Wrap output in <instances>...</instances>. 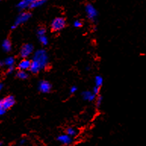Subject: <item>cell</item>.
Instances as JSON below:
<instances>
[{
  "instance_id": "6da1fadb",
  "label": "cell",
  "mask_w": 146,
  "mask_h": 146,
  "mask_svg": "<svg viewBox=\"0 0 146 146\" xmlns=\"http://www.w3.org/2000/svg\"><path fill=\"white\" fill-rule=\"evenodd\" d=\"M48 65V55L45 49H38L33 52L30 71L32 74H38Z\"/></svg>"
},
{
  "instance_id": "7a4b0ae2",
  "label": "cell",
  "mask_w": 146,
  "mask_h": 146,
  "mask_svg": "<svg viewBox=\"0 0 146 146\" xmlns=\"http://www.w3.org/2000/svg\"><path fill=\"white\" fill-rule=\"evenodd\" d=\"M31 18V13L29 11H22L17 16L15 21L11 26V29L17 28L18 26L26 23Z\"/></svg>"
},
{
  "instance_id": "3957f363",
  "label": "cell",
  "mask_w": 146,
  "mask_h": 146,
  "mask_svg": "<svg viewBox=\"0 0 146 146\" xmlns=\"http://www.w3.org/2000/svg\"><path fill=\"white\" fill-rule=\"evenodd\" d=\"M66 25L65 19L62 17H56L52 21L51 23V28L55 32L62 31Z\"/></svg>"
},
{
  "instance_id": "277c9868",
  "label": "cell",
  "mask_w": 146,
  "mask_h": 146,
  "mask_svg": "<svg viewBox=\"0 0 146 146\" xmlns=\"http://www.w3.org/2000/svg\"><path fill=\"white\" fill-rule=\"evenodd\" d=\"M15 104V99L14 96H9L0 99V109H3L5 111L11 108Z\"/></svg>"
},
{
  "instance_id": "5b68a950",
  "label": "cell",
  "mask_w": 146,
  "mask_h": 146,
  "mask_svg": "<svg viewBox=\"0 0 146 146\" xmlns=\"http://www.w3.org/2000/svg\"><path fill=\"white\" fill-rule=\"evenodd\" d=\"M85 11L87 18L91 21H95L98 18V12L97 9L94 7L92 4H87L85 7Z\"/></svg>"
},
{
  "instance_id": "8992f818",
  "label": "cell",
  "mask_w": 146,
  "mask_h": 146,
  "mask_svg": "<svg viewBox=\"0 0 146 146\" xmlns=\"http://www.w3.org/2000/svg\"><path fill=\"white\" fill-rule=\"evenodd\" d=\"M33 52H34V49H33V46L32 44H24L20 50V56L22 58H28V57L33 54Z\"/></svg>"
},
{
  "instance_id": "52a82bcc",
  "label": "cell",
  "mask_w": 146,
  "mask_h": 146,
  "mask_svg": "<svg viewBox=\"0 0 146 146\" xmlns=\"http://www.w3.org/2000/svg\"><path fill=\"white\" fill-rule=\"evenodd\" d=\"M38 90L42 93H48L52 90V85L47 80H41L38 84Z\"/></svg>"
},
{
  "instance_id": "ba28073f",
  "label": "cell",
  "mask_w": 146,
  "mask_h": 146,
  "mask_svg": "<svg viewBox=\"0 0 146 146\" xmlns=\"http://www.w3.org/2000/svg\"><path fill=\"white\" fill-rule=\"evenodd\" d=\"M57 141L63 145H70L73 142V138L68 134H61L57 137Z\"/></svg>"
},
{
  "instance_id": "9c48e42d",
  "label": "cell",
  "mask_w": 146,
  "mask_h": 146,
  "mask_svg": "<svg viewBox=\"0 0 146 146\" xmlns=\"http://www.w3.org/2000/svg\"><path fill=\"white\" fill-rule=\"evenodd\" d=\"M31 64V61L28 58H23L20 61L18 64V68L19 70H24L26 71L27 70H30Z\"/></svg>"
},
{
  "instance_id": "30bf717a",
  "label": "cell",
  "mask_w": 146,
  "mask_h": 146,
  "mask_svg": "<svg viewBox=\"0 0 146 146\" xmlns=\"http://www.w3.org/2000/svg\"><path fill=\"white\" fill-rule=\"evenodd\" d=\"M33 0H21L17 4V7L19 10H26L30 9Z\"/></svg>"
},
{
  "instance_id": "8fae6325",
  "label": "cell",
  "mask_w": 146,
  "mask_h": 146,
  "mask_svg": "<svg viewBox=\"0 0 146 146\" xmlns=\"http://www.w3.org/2000/svg\"><path fill=\"white\" fill-rule=\"evenodd\" d=\"M82 97L85 101L88 102H93L96 98V96L90 90H86L82 92Z\"/></svg>"
},
{
  "instance_id": "7c38bea8",
  "label": "cell",
  "mask_w": 146,
  "mask_h": 146,
  "mask_svg": "<svg viewBox=\"0 0 146 146\" xmlns=\"http://www.w3.org/2000/svg\"><path fill=\"white\" fill-rule=\"evenodd\" d=\"M2 48L3 51H5V52H9L11 50V42L9 39H5L4 41L2 42Z\"/></svg>"
},
{
  "instance_id": "4fadbf2b",
  "label": "cell",
  "mask_w": 146,
  "mask_h": 146,
  "mask_svg": "<svg viewBox=\"0 0 146 146\" xmlns=\"http://www.w3.org/2000/svg\"><path fill=\"white\" fill-rule=\"evenodd\" d=\"M46 2H47V0H33L30 9H36V8H39V7L43 5Z\"/></svg>"
},
{
  "instance_id": "5bb4252c",
  "label": "cell",
  "mask_w": 146,
  "mask_h": 146,
  "mask_svg": "<svg viewBox=\"0 0 146 146\" xmlns=\"http://www.w3.org/2000/svg\"><path fill=\"white\" fill-rule=\"evenodd\" d=\"M4 63L5 65H6L8 68H9V67H11V66H14V64L15 63V58L12 56L8 57V58H6L5 59Z\"/></svg>"
},
{
  "instance_id": "9a60e30c",
  "label": "cell",
  "mask_w": 146,
  "mask_h": 146,
  "mask_svg": "<svg viewBox=\"0 0 146 146\" xmlns=\"http://www.w3.org/2000/svg\"><path fill=\"white\" fill-rule=\"evenodd\" d=\"M77 130L76 129L74 128V127H68L67 129H66V134H68V135H70V137H74L77 135Z\"/></svg>"
},
{
  "instance_id": "2e32d148",
  "label": "cell",
  "mask_w": 146,
  "mask_h": 146,
  "mask_svg": "<svg viewBox=\"0 0 146 146\" xmlns=\"http://www.w3.org/2000/svg\"><path fill=\"white\" fill-rule=\"evenodd\" d=\"M103 78L102 76H100V75H97L95 78V86H98V87H102L103 85Z\"/></svg>"
},
{
  "instance_id": "e0dca14e",
  "label": "cell",
  "mask_w": 146,
  "mask_h": 146,
  "mask_svg": "<svg viewBox=\"0 0 146 146\" xmlns=\"http://www.w3.org/2000/svg\"><path fill=\"white\" fill-rule=\"evenodd\" d=\"M16 76L21 80H26L28 77V74L27 73V71H24V70H18L16 74Z\"/></svg>"
},
{
  "instance_id": "ac0fdd59",
  "label": "cell",
  "mask_w": 146,
  "mask_h": 146,
  "mask_svg": "<svg viewBox=\"0 0 146 146\" xmlns=\"http://www.w3.org/2000/svg\"><path fill=\"white\" fill-rule=\"evenodd\" d=\"M38 39H39V42L42 45V46H47L48 43V37L46 36V35L44 36H38Z\"/></svg>"
},
{
  "instance_id": "d6986e66",
  "label": "cell",
  "mask_w": 146,
  "mask_h": 146,
  "mask_svg": "<svg viewBox=\"0 0 146 146\" xmlns=\"http://www.w3.org/2000/svg\"><path fill=\"white\" fill-rule=\"evenodd\" d=\"M95 101H96V107L99 108L101 105H102V101H103L102 96H101V95H98V96H96Z\"/></svg>"
},
{
  "instance_id": "ffe728a7",
  "label": "cell",
  "mask_w": 146,
  "mask_h": 146,
  "mask_svg": "<svg viewBox=\"0 0 146 146\" xmlns=\"http://www.w3.org/2000/svg\"><path fill=\"white\" fill-rule=\"evenodd\" d=\"M36 34L38 36H44L46 35V28H44V27H40L37 30Z\"/></svg>"
},
{
  "instance_id": "44dd1931",
  "label": "cell",
  "mask_w": 146,
  "mask_h": 146,
  "mask_svg": "<svg viewBox=\"0 0 146 146\" xmlns=\"http://www.w3.org/2000/svg\"><path fill=\"white\" fill-rule=\"evenodd\" d=\"M83 26V23L80 21V20H76L74 22V27L76 28H80L81 27Z\"/></svg>"
},
{
  "instance_id": "7402d4cb",
  "label": "cell",
  "mask_w": 146,
  "mask_h": 146,
  "mask_svg": "<svg viewBox=\"0 0 146 146\" xmlns=\"http://www.w3.org/2000/svg\"><path fill=\"white\" fill-rule=\"evenodd\" d=\"M100 87H98V86H95L93 87V90H92V92H93L96 96H98V95H99V93H100Z\"/></svg>"
},
{
  "instance_id": "603a6c76",
  "label": "cell",
  "mask_w": 146,
  "mask_h": 146,
  "mask_svg": "<svg viewBox=\"0 0 146 146\" xmlns=\"http://www.w3.org/2000/svg\"><path fill=\"white\" fill-rule=\"evenodd\" d=\"M77 90H78V89H77V87H76V86H73L70 87V92L71 94H74V93H76V92H77Z\"/></svg>"
},
{
  "instance_id": "cb8c5ba5",
  "label": "cell",
  "mask_w": 146,
  "mask_h": 146,
  "mask_svg": "<svg viewBox=\"0 0 146 146\" xmlns=\"http://www.w3.org/2000/svg\"><path fill=\"white\" fill-rule=\"evenodd\" d=\"M14 70H15V67H14V66L9 67V68H8V74H11V73H13Z\"/></svg>"
},
{
  "instance_id": "d4e9b609",
  "label": "cell",
  "mask_w": 146,
  "mask_h": 146,
  "mask_svg": "<svg viewBox=\"0 0 146 146\" xmlns=\"http://www.w3.org/2000/svg\"><path fill=\"white\" fill-rule=\"evenodd\" d=\"M25 142H26V139H22L21 141H20V145H23L25 144Z\"/></svg>"
},
{
  "instance_id": "484cf974",
  "label": "cell",
  "mask_w": 146,
  "mask_h": 146,
  "mask_svg": "<svg viewBox=\"0 0 146 146\" xmlns=\"http://www.w3.org/2000/svg\"><path fill=\"white\" fill-rule=\"evenodd\" d=\"M5 65V63L3 61H0V67H2V66Z\"/></svg>"
},
{
  "instance_id": "4316f807",
  "label": "cell",
  "mask_w": 146,
  "mask_h": 146,
  "mask_svg": "<svg viewBox=\"0 0 146 146\" xmlns=\"http://www.w3.org/2000/svg\"><path fill=\"white\" fill-rule=\"evenodd\" d=\"M3 86H3V84L0 83V92L2 90V89H3Z\"/></svg>"
},
{
  "instance_id": "83f0119b",
  "label": "cell",
  "mask_w": 146,
  "mask_h": 146,
  "mask_svg": "<svg viewBox=\"0 0 146 146\" xmlns=\"http://www.w3.org/2000/svg\"><path fill=\"white\" fill-rule=\"evenodd\" d=\"M2 142H0V146H2Z\"/></svg>"
},
{
  "instance_id": "f1b7e54d",
  "label": "cell",
  "mask_w": 146,
  "mask_h": 146,
  "mask_svg": "<svg viewBox=\"0 0 146 146\" xmlns=\"http://www.w3.org/2000/svg\"><path fill=\"white\" fill-rule=\"evenodd\" d=\"M1 1H2V0H0V2H1Z\"/></svg>"
},
{
  "instance_id": "f546056e",
  "label": "cell",
  "mask_w": 146,
  "mask_h": 146,
  "mask_svg": "<svg viewBox=\"0 0 146 146\" xmlns=\"http://www.w3.org/2000/svg\"><path fill=\"white\" fill-rule=\"evenodd\" d=\"M18 146H21V145H18Z\"/></svg>"
}]
</instances>
